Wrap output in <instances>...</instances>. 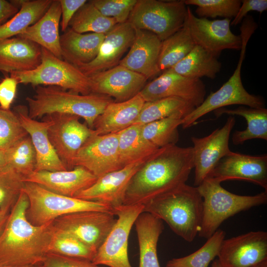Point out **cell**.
Returning a JSON list of instances; mask_svg holds the SVG:
<instances>
[{
	"label": "cell",
	"instance_id": "cell-10",
	"mask_svg": "<svg viewBox=\"0 0 267 267\" xmlns=\"http://www.w3.org/2000/svg\"><path fill=\"white\" fill-rule=\"evenodd\" d=\"M144 205H121L113 209L116 222L97 249L92 262L108 267H133L128 254V239L131 229Z\"/></svg>",
	"mask_w": 267,
	"mask_h": 267
},
{
	"label": "cell",
	"instance_id": "cell-44",
	"mask_svg": "<svg viewBox=\"0 0 267 267\" xmlns=\"http://www.w3.org/2000/svg\"><path fill=\"white\" fill-rule=\"evenodd\" d=\"M104 16L114 18L118 23L128 21L137 0H91Z\"/></svg>",
	"mask_w": 267,
	"mask_h": 267
},
{
	"label": "cell",
	"instance_id": "cell-52",
	"mask_svg": "<svg viewBox=\"0 0 267 267\" xmlns=\"http://www.w3.org/2000/svg\"><path fill=\"white\" fill-rule=\"evenodd\" d=\"M0 267H43L42 265H33V266H21V267H17V266H11L4 265L0 263Z\"/></svg>",
	"mask_w": 267,
	"mask_h": 267
},
{
	"label": "cell",
	"instance_id": "cell-47",
	"mask_svg": "<svg viewBox=\"0 0 267 267\" xmlns=\"http://www.w3.org/2000/svg\"><path fill=\"white\" fill-rule=\"evenodd\" d=\"M237 14L231 21L230 26H235L242 22L247 13L256 11L262 13L267 9V0H243Z\"/></svg>",
	"mask_w": 267,
	"mask_h": 267
},
{
	"label": "cell",
	"instance_id": "cell-36",
	"mask_svg": "<svg viewBox=\"0 0 267 267\" xmlns=\"http://www.w3.org/2000/svg\"><path fill=\"white\" fill-rule=\"evenodd\" d=\"M117 24L114 18L103 15L90 0H87L75 14L69 27L79 33L105 35Z\"/></svg>",
	"mask_w": 267,
	"mask_h": 267
},
{
	"label": "cell",
	"instance_id": "cell-13",
	"mask_svg": "<svg viewBox=\"0 0 267 267\" xmlns=\"http://www.w3.org/2000/svg\"><path fill=\"white\" fill-rule=\"evenodd\" d=\"M235 124V117L229 116L222 127L216 129L209 135L202 137H191L194 186H199L209 177L219 162L231 151L229 142Z\"/></svg>",
	"mask_w": 267,
	"mask_h": 267
},
{
	"label": "cell",
	"instance_id": "cell-11",
	"mask_svg": "<svg viewBox=\"0 0 267 267\" xmlns=\"http://www.w3.org/2000/svg\"><path fill=\"white\" fill-rule=\"evenodd\" d=\"M44 116L51 122L47 130L51 143L67 170L73 169L72 162L77 152L95 134V131L82 123L80 117L74 115L55 113Z\"/></svg>",
	"mask_w": 267,
	"mask_h": 267
},
{
	"label": "cell",
	"instance_id": "cell-39",
	"mask_svg": "<svg viewBox=\"0 0 267 267\" xmlns=\"http://www.w3.org/2000/svg\"><path fill=\"white\" fill-rule=\"evenodd\" d=\"M96 252L73 235L54 227L52 225L48 253L82 258L92 261Z\"/></svg>",
	"mask_w": 267,
	"mask_h": 267
},
{
	"label": "cell",
	"instance_id": "cell-35",
	"mask_svg": "<svg viewBox=\"0 0 267 267\" xmlns=\"http://www.w3.org/2000/svg\"><path fill=\"white\" fill-rule=\"evenodd\" d=\"M187 28L183 26L162 41L158 58L160 73L170 69L183 59L195 45Z\"/></svg>",
	"mask_w": 267,
	"mask_h": 267
},
{
	"label": "cell",
	"instance_id": "cell-22",
	"mask_svg": "<svg viewBox=\"0 0 267 267\" xmlns=\"http://www.w3.org/2000/svg\"><path fill=\"white\" fill-rule=\"evenodd\" d=\"M14 112L28 134L35 148L36 164L34 172L68 170L49 140L47 130L51 122L45 116L42 121L30 118L27 107L24 105L16 106Z\"/></svg>",
	"mask_w": 267,
	"mask_h": 267
},
{
	"label": "cell",
	"instance_id": "cell-27",
	"mask_svg": "<svg viewBox=\"0 0 267 267\" xmlns=\"http://www.w3.org/2000/svg\"><path fill=\"white\" fill-rule=\"evenodd\" d=\"M144 103L139 93L127 101L110 103L94 123L96 134L117 133L134 125Z\"/></svg>",
	"mask_w": 267,
	"mask_h": 267
},
{
	"label": "cell",
	"instance_id": "cell-14",
	"mask_svg": "<svg viewBox=\"0 0 267 267\" xmlns=\"http://www.w3.org/2000/svg\"><path fill=\"white\" fill-rule=\"evenodd\" d=\"M231 19L210 20L196 16L187 6L184 25L187 28L196 45H199L218 57L225 49L240 50V35L230 30Z\"/></svg>",
	"mask_w": 267,
	"mask_h": 267
},
{
	"label": "cell",
	"instance_id": "cell-34",
	"mask_svg": "<svg viewBox=\"0 0 267 267\" xmlns=\"http://www.w3.org/2000/svg\"><path fill=\"white\" fill-rule=\"evenodd\" d=\"M141 124H134L118 133V153L122 168L154 153L158 149L145 141Z\"/></svg>",
	"mask_w": 267,
	"mask_h": 267
},
{
	"label": "cell",
	"instance_id": "cell-50",
	"mask_svg": "<svg viewBox=\"0 0 267 267\" xmlns=\"http://www.w3.org/2000/svg\"><path fill=\"white\" fill-rule=\"evenodd\" d=\"M9 212L8 210H0V234L6 222Z\"/></svg>",
	"mask_w": 267,
	"mask_h": 267
},
{
	"label": "cell",
	"instance_id": "cell-38",
	"mask_svg": "<svg viewBox=\"0 0 267 267\" xmlns=\"http://www.w3.org/2000/svg\"><path fill=\"white\" fill-rule=\"evenodd\" d=\"M225 232L218 229L199 249L186 256L169 260L165 267H208L218 256Z\"/></svg>",
	"mask_w": 267,
	"mask_h": 267
},
{
	"label": "cell",
	"instance_id": "cell-18",
	"mask_svg": "<svg viewBox=\"0 0 267 267\" xmlns=\"http://www.w3.org/2000/svg\"><path fill=\"white\" fill-rule=\"evenodd\" d=\"M152 155L103 175L98 178L92 185L80 191L74 197L102 203L113 209L123 205L131 178Z\"/></svg>",
	"mask_w": 267,
	"mask_h": 267
},
{
	"label": "cell",
	"instance_id": "cell-40",
	"mask_svg": "<svg viewBox=\"0 0 267 267\" xmlns=\"http://www.w3.org/2000/svg\"><path fill=\"white\" fill-rule=\"evenodd\" d=\"M7 166L24 177L35 171L36 164V153L29 135L6 150Z\"/></svg>",
	"mask_w": 267,
	"mask_h": 267
},
{
	"label": "cell",
	"instance_id": "cell-30",
	"mask_svg": "<svg viewBox=\"0 0 267 267\" xmlns=\"http://www.w3.org/2000/svg\"><path fill=\"white\" fill-rule=\"evenodd\" d=\"M214 112L217 118L225 114L241 116L246 120V129L235 131L232 134V142L235 145H242L252 139L267 140V109L265 107L256 108L240 106L232 109L222 108Z\"/></svg>",
	"mask_w": 267,
	"mask_h": 267
},
{
	"label": "cell",
	"instance_id": "cell-31",
	"mask_svg": "<svg viewBox=\"0 0 267 267\" xmlns=\"http://www.w3.org/2000/svg\"><path fill=\"white\" fill-rule=\"evenodd\" d=\"M222 68L217 57L201 46L195 45L191 51L170 71L188 78L214 79Z\"/></svg>",
	"mask_w": 267,
	"mask_h": 267
},
{
	"label": "cell",
	"instance_id": "cell-23",
	"mask_svg": "<svg viewBox=\"0 0 267 267\" xmlns=\"http://www.w3.org/2000/svg\"><path fill=\"white\" fill-rule=\"evenodd\" d=\"M134 28V42L119 65L142 75L148 80L160 73L158 63L162 41L150 31Z\"/></svg>",
	"mask_w": 267,
	"mask_h": 267
},
{
	"label": "cell",
	"instance_id": "cell-42",
	"mask_svg": "<svg viewBox=\"0 0 267 267\" xmlns=\"http://www.w3.org/2000/svg\"><path fill=\"white\" fill-rule=\"evenodd\" d=\"M186 5L197 6L195 13L199 18L222 17L234 18L241 5L240 0H184Z\"/></svg>",
	"mask_w": 267,
	"mask_h": 267
},
{
	"label": "cell",
	"instance_id": "cell-8",
	"mask_svg": "<svg viewBox=\"0 0 267 267\" xmlns=\"http://www.w3.org/2000/svg\"><path fill=\"white\" fill-rule=\"evenodd\" d=\"M187 14V6L182 0H137L128 21L163 41L183 26Z\"/></svg>",
	"mask_w": 267,
	"mask_h": 267
},
{
	"label": "cell",
	"instance_id": "cell-6",
	"mask_svg": "<svg viewBox=\"0 0 267 267\" xmlns=\"http://www.w3.org/2000/svg\"><path fill=\"white\" fill-rule=\"evenodd\" d=\"M23 190L29 201L27 218L35 225H42L62 216L80 211L113 213V209L104 204L59 194L35 183L25 182Z\"/></svg>",
	"mask_w": 267,
	"mask_h": 267
},
{
	"label": "cell",
	"instance_id": "cell-41",
	"mask_svg": "<svg viewBox=\"0 0 267 267\" xmlns=\"http://www.w3.org/2000/svg\"><path fill=\"white\" fill-rule=\"evenodd\" d=\"M24 178L8 166L0 170V210L10 211L23 189Z\"/></svg>",
	"mask_w": 267,
	"mask_h": 267
},
{
	"label": "cell",
	"instance_id": "cell-2",
	"mask_svg": "<svg viewBox=\"0 0 267 267\" xmlns=\"http://www.w3.org/2000/svg\"><path fill=\"white\" fill-rule=\"evenodd\" d=\"M29 201L22 191L11 209L0 234V263L11 266L42 265L51 239L50 222L35 225L28 220Z\"/></svg>",
	"mask_w": 267,
	"mask_h": 267
},
{
	"label": "cell",
	"instance_id": "cell-53",
	"mask_svg": "<svg viewBox=\"0 0 267 267\" xmlns=\"http://www.w3.org/2000/svg\"><path fill=\"white\" fill-rule=\"evenodd\" d=\"M212 267H223L220 264L219 260L217 259L213 261L212 265Z\"/></svg>",
	"mask_w": 267,
	"mask_h": 267
},
{
	"label": "cell",
	"instance_id": "cell-46",
	"mask_svg": "<svg viewBox=\"0 0 267 267\" xmlns=\"http://www.w3.org/2000/svg\"><path fill=\"white\" fill-rule=\"evenodd\" d=\"M17 80L10 76L5 78L0 83V107L4 110H10L11 105L16 96Z\"/></svg>",
	"mask_w": 267,
	"mask_h": 267
},
{
	"label": "cell",
	"instance_id": "cell-48",
	"mask_svg": "<svg viewBox=\"0 0 267 267\" xmlns=\"http://www.w3.org/2000/svg\"><path fill=\"white\" fill-rule=\"evenodd\" d=\"M61 17L60 25L61 31L65 32L69 27V23L77 11L87 1L86 0H59Z\"/></svg>",
	"mask_w": 267,
	"mask_h": 267
},
{
	"label": "cell",
	"instance_id": "cell-7",
	"mask_svg": "<svg viewBox=\"0 0 267 267\" xmlns=\"http://www.w3.org/2000/svg\"><path fill=\"white\" fill-rule=\"evenodd\" d=\"M40 64L35 69L10 74L19 84L54 86L81 94L92 93V81L76 66L59 58L42 47Z\"/></svg>",
	"mask_w": 267,
	"mask_h": 267
},
{
	"label": "cell",
	"instance_id": "cell-19",
	"mask_svg": "<svg viewBox=\"0 0 267 267\" xmlns=\"http://www.w3.org/2000/svg\"><path fill=\"white\" fill-rule=\"evenodd\" d=\"M209 177L221 182L244 180L267 191V154L252 156L231 151L219 162Z\"/></svg>",
	"mask_w": 267,
	"mask_h": 267
},
{
	"label": "cell",
	"instance_id": "cell-12",
	"mask_svg": "<svg viewBox=\"0 0 267 267\" xmlns=\"http://www.w3.org/2000/svg\"><path fill=\"white\" fill-rule=\"evenodd\" d=\"M115 216L107 212L80 211L56 219L52 225L97 251L115 224Z\"/></svg>",
	"mask_w": 267,
	"mask_h": 267
},
{
	"label": "cell",
	"instance_id": "cell-32",
	"mask_svg": "<svg viewBox=\"0 0 267 267\" xmlns=\"http://www.w3.org/2000/svg\"><path fill=\"white\" fill-rule=\"evenodd\" d=\"M195 108L187 101L177 97L145 102L134 124L143 125L170 117L183 119Z\"/></svg>",
	"mask_w": 267,
	"mask_h": 267
},
{
	"label": "cell",
	"instance_id": "cell-54",
	"mask_svg": "<svg viewBox=\"0 0 267 267\" xmlns=\"http://www.w3.org/2000/svg\"><path fill=\"white\" fill-rule=\"evenodd\" d=\"M254 267H267V260L264 261Z\"/></svg>",
	"mask_w": 267,
	"mask_h": 267
},
{
	"label": "cell",
	"instance_id": "cell-28",
	"mask_svg": "<svg viewBox=\"0 0 267 267\" xmlns=\"http://www.w3.org/2000/svg\"><path fill=\"white\" fill-rule=\"evenodd\" d=\"M105 34L79 33L68 27L60 35L62 58L76 66L87 64L96 56Z\"/></svg>",
	"mask_w": 267,
	"mask_h": 267
},
{
	"label": "cell",
	"instance_id": "cell-45",
	"mask_svg": "<svg viewBox=\"0 0 267 267\" xmlns=\"http://www.w3.org/2000/svg\"><path fill=\"white\" fill-rule=\"evenodd\" d=\"M42 265L43 267H105L94 264L89 260L51 253L46 255Z\"/></svg>",
	"mask_w": 267,
	"mask_h": 267
},
{
	"label": "cell",
	"instance_id": "cell-33",
	"mask_svg": "<svg viewBox=\"0 0 267 267\" xmlns=\"http://www.w3.org/2000/svg\"><path fill=\"white\" fill-rule=\"evenodd\" d=\"M52 0H24L18 12L0 26V41L16 37L36 23Z\"/></svg>",
	"mask_w": 267,
	"mask_h": 267
},
{
	"label": "cell",
	"instance_id": "cell-20",
	"mask_svg": "<svg viewBox=\"0 0 267 267\" xmlns=\"http://www.w3.org/2000/svg\"><path fill=\"white\" fill-rule=\"evenodd\" d=\"M134 36V28L128 21L117 24L105 35L95 58L89 63L76 67L90 77L117 66L131 46Z\"/></svg>",
	"mask_w": 267,
	"mask_h": 267
},
{
	"label": "cell",
	"instance_id": "cell-25",
	"mask_svg": "<svg viewBox=\"0 0 267 267\" xmlns=\"http://www.w3.org/2000/svg\"><path fill=\"white\" fill-rule=\"evenodd\" d=\"M41 57V47L27 39L14 37L0 41V71L32 70L40 64Z\"/></svg>",
	"mask_w": 267,
	"mask_h": 267
},
{
	"label": "cell",
	"instance_id": "cell-26",
	"mask_svg": "<svg viewBox=\"0 0 267 267\" xmlns=\"http://www.w3.org/2000/svg\"><path fill=\"white\" fill-rule=\"evenodd\" d=\"M61 17L59 0H52L47 10L36 22L16 37L34 42L56 57L62 59L59 34Z\"/></svg>",
	"mask_w": 267,
	"mask_h": 267
},
{
	"label": "cell",
	"instance_id": "cell-15",
	"mask_svg": "<svg viewBox=\"0 0 267 267\" xmlns=\"http://www.w3.org/2000/svg\"><path fill=\"white\" fill-rule=\"evenodd\" d=\"M81 166L97 178L123 168L118 153V133L89 137L77 152L72 167Z\"/></svg>",
	"mask_w": 267,
	"mask_h": 267
},
{
	"label": "cell",
	"instance_id": "cell-16",
	"mask_svg": "<svg viewBox=\"0 0 267 267\" xmlns=\"http://www.w3.org/2000/svg\"><path fill=\"white\" fill-rule=\"evenodd\" d=\"M139 93L145 102L177 97L197 107L205 98L206 88L201 79L186 77L167 70L146 84Z\"/></svg>",
	"mask_w": 267,
	"mask_h": 267
},
{
	"label": "cell",
	"instance_id": "cell-9",
	"mask_svg": "<svg viewBox=\"0 0 267 267\" xmlns=\"http://www.w3.org/2000/svg\"><path fill=\"white\" fill-rule=\"evenodd\" d=\"M247 44L246 40L242 41L239 58L231 76L219 89L211 92L199 106L182 119L183 129L194 125L201 117L226 106L240 105L256 108L265 107L264 98L249 93L242 84L241 68Z\"/></svg>",
	"mask_w": 267,
	"mask_h": 267
},
{
	"label": "cell",
	"instance_id": "cell-5",
	"mask_svg": "<svg viewBox=\"0 0 267 267\" xmlns=\"http://www.w3.org/2000/svg\"><path fill=\"white\" fill-rule=\"evenodd\" d=\"M218 179L209 177L197 189L203 199L202 221L198 235L208 239L228 218L238 213L267 202V191L255 195H240L231 193Z\"/></svg>",
	"mask_w": 267,
	"mask_h": 267
},
{
	"label": "cell",
	"instance_id": "cell-37",
	"mask_svg": "<svg viewBox=\"0 0 267 267\" xmlns=\"http://www.w3.org/2000/svg\"><path fill=\"white\" fill-rule=\"evenodd\" d=\"M182 119L170 117L141 125L142 138L149 144L159 149L175 145L179 139L178 127Z\"/></svg>",
	"mask_w": 267,
	"mask_h": 267
},
{
	"label": "cell",
	"instance_id": "cell-17",
	"mask_svg": "<svg viewBox=\"0 0 267 267\" xmlns=\"http://www.w3.org/2000/svg\"><path fill=\"white\" fill-rule=\"evenodd\" d=\"M217 257L223 267H254L267 260V232L250 231L224 239Z\"/></svg>",
	"mask_w": 267,
	"mask_h": 267
},
{
	"label": "cell",
	"instance_id": "cell-29",
	"mask_svg": "<svg viewBox=\"0 0 267 267\" xmlns=\"http://www.w3.org/2000/svg\"><path fill=\"white\" fill-rule=\"evenodd\" d=\"M134 225L139 250L138 267H160L157 244L164 229L163 222L148 213L142 212Z\"/></svg>",
	"mask_w": 267,
	"mask_h": 267
},
{
	"label": "cell",
	"instance_id": "cell-1",
	"mask_svg": "<svg viewBox=\"0 0 267 267\" xmlns=\"http://www.w3.org/2000/svg\"><path fill=\"white\" fill-rule=\"evenodd\" d=\"M192 146L158 149L131 178L124 205H144L186 183L193 169Z\"/></svg>",
	"mask_w": 267,
	"mask_h": 267
},
{
	"label": "cell",
	"instance_id": "cell-4",
	"mask_svg": "<svg viewBox=\"0 0 267 267\" xmlns=\"http://www.w3.org/2000/svg\"><path fill=\"white\" fill-rule=\"evenodd\" d=\"M143 212L165 222L185 241L192 242L199 232L203 199L197 187L186 183L143 205Z\"/></svg>",
	"mask_w": 267,
	"mask_h": 267
},
{
	"label": "cell",
	"instance_id": "cell-24",
	"mask_svg": "<svg viewBox=\"0 0 267 267\" xmlns=\"http://www.w3.org/2000/svg\"><path fill=\"white\" fill-rule=\"evenodd\" d=\"M97 179L81 166L66 171L33 172L24 178L25 182L35 183L54 193L73 197L92 185Z\"/></svg>",
	"mask_w": 267,
	"mask_h": 267
},
{
	"label": "cell",
	"instance_id": "cell-43",
	"mask_svg": "<svg viewBox=\"0 0 267 267\" xmlns=\"http://www.w3.org/2000/svg\"><path fill=\"white\" fill-rule=\"evenodd\" d=\"M27 135L16 113L0 107V150L8 149Z\"/></svg>",
	"mask_w": 267,
	"mask_h": 267
},
{
	"label": "cell",
	"instance_id": "cell-51",
	"mask_svg": "<svg viewBox=\"0 0 267 267\" xmlns=\"http://www.w3.org/2000/svg\"><path fill=\"white\" fill-rule=\"evenodd\" d=\"M7 166L6 150H0V170Z\"/></svg>",
	"mask_w": 267,
	"mask_h": 267
},
{
	"label": "cell",
	"instance_id": "cell-49",
	"mask_svg": "<svg viewBox=\"0 0 267 267\" xmlns=\"http://www.w3.org/2000/svg\"><path fill=\"white\" fill-rule=\"evenodd\" d=\"M19 10V8L10 1L0 0V26L16 14Z\"/></svg>",
	"mask_w": 267,
	"mask_h": 267
},
{
	"label": "cell",
	"instance_id": "cell-21",
	"mask_svg": "<svg viewBox=\"0 0 267 267\" xmlns=\"http://www.w3.org/2000/svg\"><path fill=\"white\" fill-rule=\"evenodd\" d=\"M89 77L92 83V93L113 97L115 102L132 98L140 93L147 80L142 75L119 64Z\"/></svg>",
	"mask_w": 267,
	"mask_h": 267
},
{
	"label": "cell",
	"instance_id": "cell-3",
	"mask_svg": "<svg viewBox=\"0 0 267 267\" xmlns=\"http://www.w3.org/2000/svg\"><path fill=\"white\" fill-rule=\"evenodd\" d=\"M35 88L34 95L26 98L28 115L35 120L52 113L69 114L83 118L86 125L93 129L96 118L114 101L107 95L93 93L81 94L57 86Z\"/></svg>",
	"mask_w": 267,
	"mask_h": 267
}]
</instances>
